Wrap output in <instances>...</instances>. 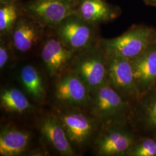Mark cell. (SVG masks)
Segmentation results:
<instances>
[{
    "mask_svg": "<svg viewBox=\"0 0 156 156\" xmlns=\"http://www.w3.org/2000/svg\"><path fill=\"white\" fill-rule=\"evenodd\" d=\"M156 41V28L144 24H135L116 37L101 39L100 44L107 55L132 59Z\"/></svg>",
    "mask_w": 156,
    "mask_h": 156,
    "instance_id": "obj_1",
    "label": "cell"
},
{
    "mask_svg": "<svg viewBox=\"0 0 156 156\" xmlns=\"http://www.w3.org/2000/svg\"><path fill=\"white\" fill-rule=\"evenodd\" d=\"M138 135L128 121L102 125L94 140L97 155L127 156Z\"/></svg>",
    "mask_w": 156,
    "mask_h": 156,
    "instance_id": "obj_2",
    "label": "cell"
},
{
    "mask_svg": "<svg viewBox=\"0 0 156 156\" xmlns=\"http://www.w3.org/2000/svg\"><path fill=\"white\" fill-rule=\"evenodd\" d=\"M107 55L100 42L75 57L70 69L80 78L89 90L91 95L106 83Z\"/></svg>",
    "mask_w": 156,
    "mask_h": 156,
    "instance_id": "obj_3",
    "label": "cell"
},
{
    "mask_svg": "<svg viewBox=\"0 0 156 156\" xmlns=\"http://www.w3.org/2000/svg\"><path fill=\"white\" fill-rule=\"evenodd\" d=\"M91 114L101 125L128 121L131 103L124 99L108 81L91 94Z\"/></svg>",
    "mask_w": 156,
    "mask_h": 156,
    "instance_id": "obj_4",
    "label": "cell"
},
{
    "mask_svg": "<svg viewBox=\"0 0 156 156\" xmlns=\"http://www.w3.org/2000/svg\"><path fill=\"white\" fill-rule=\"evenodd\" d=\"M67 108L57 116L74 150L82 149L94 140L102 125L91 114H85L80 108Z\"/></svg>",
    "mask_w": 156,
    "mask_h": 156,
    "instance_id": "obj_5",
    "label": "cell"
},
{
    "mask_svg": "<svg viewBox=\"0 0 156 156\" xmlns=\"http://www.w3.org/2000/svg\"><path fill=\"white\" fill-rule=\"evenodd\" d=\"M98 26L84 21L75 13L67 17L53 28L62 42L74 51L79 53L99 43Z\"/></svg>",
    "mask_w": 156,
    "mask_h": 156,
    "instance_id": "obj_6",
    "label": "cell"
},
{
    "mask_svg": "<svg viewBox=\"0 0 156 156\" xmlns=\"http://www.w3.org/2000/svg\"><path fill=\"white\" fill-rule=\"evenodd\" d=\"M75 0H28L22 4L23 12L48 29H53L75 13Z\"/></svg>",
    "mask_w": 156,
    "mask_h": 156,
    "instance_id": "obj_7",
    "label": "cell"
},
{
    "mask_svg": "<svg viewBox=\"0 0 156 156\" xmlns=\"http://www.w3.org/2000/svg\"><path fill=\"white\" fill-rule=\"evenodd\" d=\"M127 120L138 136L156 140V86L131 104Z\"/></svg>",
    "mask_w": 156,
    "mask_h": 156,
    "instance_id": "obj_8",
    "label": "cell"
},
{
    "mask_svg": "<svg viewBox=\"0 0 156 156\" xmlns=\"http://www.w3.org/2000/svg\"><path fill=\"white\" fill-rule=\"evenodd\" d=\"M57 77L55 96L58 102L66 108L90 106L91 95L89 90L78 75L69 69Z\"/></svg>",
    "mask_w": 156,
    "mask_h": 156,
    "instance_id": "obj_9",
    "label": "cell"
},
{
    "mask_svg": "<svg viewBox=\"0 0 156 156\" xmlns=\"http://www.w3.org/2000/svg\"><path fill=\"white\" fill-rule=\"evenodd\" d=\"M106 55L109 83L124 99L132 104L139 98L140 93L130 60L119 56Z\"/></svg>",
    "mask_w": 156,
    "mask_h": 156,
    "instance_id": "obj_10",
    "label": "cell"
},
{
    "mask_svg": "<svg viewBox=\"0 0 156 156\" xmlns=\"http://www.w3.org/2000/svg\"><path fill=\"white\" fill-rule=\"evenodd\" d=\"M77 53L65 45L53 30L45 35L41 45V59L50 77H57L69 69Z\"/></svg>",
    "mask_w": 156,
    "mask_h": 156,
    "instance_id": "obj_11",
    "label": "cell"
},
{
    "mask_svg": "<svg viewBox=\"0 0 156 156\" xmlns=\"http://www.w3.org/2000/svg\"><path fill=\"white\" fill-rule=\"evenodd\" d=\"M46 29L23 11L9 36L15 54L26 55L41 45Z\"/></svg>",
    "mask_w": 156,
    "mask_h": 156,
    "instance_id": "obj_12",
    "label": "cell"
},
{
    "mask_svg": "<svg viewBox=\"0 0 156 156\" xmlns=\"http://www.w3.org/2000/svg\"><path fill=\"white\" fill-rule=\"evenodd\" d=\"M129 60L140 96L156 86V41L139 56Z\"/></svg>",
    "mask_w": 156,
    "mask_h": 156,
    "instance_id": "obj_13",
    "label": "cell"
},
{
    "mask_svg": "<svg viewBox=\"0 0 156 156\" xmlns=\"http://www.w3.org/2000/svg\"><path fill=\"white\" fill-rule=\"evenodd\" d=\"M121 13L120 8L109 4L106 0L75 1V14L97 26L114 20Z\"/></svg>",
    "mask_w": 156,
    "mask_h": 156,
    "instance_id": "obj_14",
    "label": "cell"
},
{
    "mask_svg": "<svg viewBox=\"0 0 156 156\" xmlns=\"http://www.w3.org/2000/svg\"><path fill=\"white\" fill-rule=\"evenodd\" d=\"M39 128L44 139L61 155H76V152L68 139L62 122L57 116L49 115L42 119Z\"/></svg>",
    "mask_w": 156,
    "mask_h": 156,
    "instance_id": "obj_15",
    "label": "cell"
},
{
    "mask_svg": "<svg viewBox=\"0 0 156 156\" xmlns=\"http://www.w3.org/2000/svg\"><path fill=\"white\" fill-rule=\"evenodd\" d=\"M31 135L25 130L5 127L0 133V156H20L27 150Z\"/></svg>",
    "mask_w": 156,
    "mask_h": 156,
    "instance_id": "obj_16",
    "label": "cell"
},
{
    "mask_svg": "<svg viewBox=\"0 0 156 156\" xmlns=\"http://www.w3.org/2000/svg\"><path fill=\"white\" fill-rule=\"evenodd\" d=\"M20 80L26 93L34 100L41 102L45 98L44 84L39 71L35 67L27 64L20 72Z\"/></svg>",
    "mask_w": 156,
    "mask_h": 156,
    "instance_id": "obj_17",
    "label": "cell"
},
{
    "mask_svg": "<svg viewBox=\"0 0 156 156\" xmlns=\"http://www.w3.org/2000/svg\"><path fill=\"white\" fill-rule=\"evenodd\" d=\"M0 103L6 112L22 114L32 109V105L26 95L20 90L15 87L1 90Z\"/></svg>",
    "mask_w": 156,
    "mask_h": 156,
    "instance_id": "obj_18",
    "label": "cell"
},
{
    "mask_svg": "<svg viewBox=\"0 0 156 156\" xmlns=\"http://www.w3.org/2000/svg\"><path fill=\"white\" fill-rule=\"evenodd\" d=\"M20 1L0 5V36H9L19 17L22 13Z\"/></svg>",
    "mask_w": 156,
    "mask_h": 156,
    "instance_id": "obj_19",
    "label": "cell"
},
{
    "mask_svg": "<svg viewBox=\"0 0 156 156\" xmlns=\"http://www.w3.org/2000/svg\"><path fill=\"white\" fill-rule=\"evenodd\" d=\"M127 156H156V140L138 136Z\"/></svg>",
    "mask_w": 156,
    "mask_h": 156,
    "instance_id": "obj_20",
    "label": "cell"
},
{
    "mask_svg": "<svg viewBox=\"0 0 156 156\" xmlns=\"http://www.w3.org/2000/svg\"><path fill=\"white\" fill-rule=\"evenodd\" d=\"M12 55H15V54L12 48L9 36L1 37L0 68L1 70L8 64Z\"/></svg>",
    "mask_w": 156,
    "mask_h": 156,
    "instance_id": "obj_21",
    "label": "cell"
},
{
    "mask_svg": "<svg viewBox=\"0 0 156 156\" xmlns=\"http://www.w3.org/2000/svg\"><path fill=\"white\" fill-rule=\"evenodd\" d=\"M145 4L148 5L156 6V0H143Z\"/></svg>",
    "mask_w": 156,
    "mask_h": 156,
    "instance_id": "obj_22",
    "label": "cell"
},
{
    "mask_svg": "<svg viewBox=\"0 0 156 156\" xmlns=\"http://www.w3.org/2000/svg\"><path fill=\"white\" fill-rule=\"evenodd\" d=\"M16 1V0H0V5L7 4V3L11 2L12 1Z\"/></svg>",
    "mask_w": 156,
    "mask_h": 156,
    "instance_id": "obj_23",
    "label": "cell"
},
{
    "mask_svg": "<svg viewBox=\"0 0 156 156\" xmlns=\"http://www.w3.org/2000/svg\"><path fill=\"white\" fill-rule=\"evenodd\" d=\"M16 1H20V0H16Z\"/></svg>",
    "mask_w": 156,
    "mask_h": 156,
    "instance_id": "obj_24",
    "label": "cell"
}]
</instances>
